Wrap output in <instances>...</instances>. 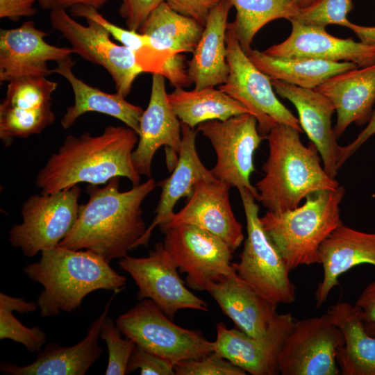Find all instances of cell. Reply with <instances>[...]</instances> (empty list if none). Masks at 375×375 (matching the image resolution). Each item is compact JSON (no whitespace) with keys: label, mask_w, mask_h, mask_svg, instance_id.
<instances>
[{"label":"cell","mask_w":375,"mask_h":375,"mask_svg":"<svg viewBox=\"0 0 375 375\" xmlns=\"http://www.w3.org/2000/svg\"><path fill=\"white\" fill-rule=\"evenodd\" d=\"M319 256L324 275L315 293L317 308L326 301L342 274L362 264L375 267V233L358 231L342 224L322 242Z\"/></svg>","instance_id":"cell-22"},{"label":"cell","mask_w":375,"mask_h":375,"mask_svg":"<svg viewBox=\"0 0 375 375\" xmlns=\"http://www.w3.org/2000/svg\"><path fill=\"white\" fill-rule=\"evenodd\" d=\"M176 375H245L246 372L212 351L199 358L183 360L174 366Z\"/></svg>","instance_id":"cell-38"},{"label":"cell","mask_w":375,"mask_h":375,"mask_svg":"<svg viewBox=\"0 0 375 375\" xmlns=\"http://www.w3.org/2000/svg\"><path fill=\"white\" fill-rule=\"evenodd\" d=\"M228 184L218 180H201L186 204L174 212L161 229L188 224L199 227L223 240L234 251L244 240L242 225L233 212Z\"/></svg>","instance_id":"cell-18"},{"label":"cell","mask_w":375,"mask_h":375,"mask_svg":"<svg viewBox=\"0 0 375 375\" xmlns=\"http://www.w3.org/2000/svg\"><path fill=\"white\" fill-rule=\"evenodd\" d=\"M69 12L72 17H83L98 23L110 36L119 42L122 45L131 49L134 54L140 53L150 44L149 38L147 35L114 24L101 15L97 9L92 6L76 5L69 8Z\"/></svg>","instance_id":"cell-37"},{"label":"cell","mask_w":375,"mask_h":375,"mask_svg":"<svg viewBox=\"0 0 375 375\" xmlns=\"http://www.w3.org/2000/svg\"><path fill=\"white\" fill-rule=\"evenodd\" d=\"M57 87L56 82L43 76L10 81L0 104V117L22 131H43L55 120L51 101Z\"/></svg>","instance_id":"cell-26"},{"label":"cell","mask_w":375,"mask_h":375,"mask_svg":"<svg viewBox=\"0 0 375 375\" xmlns=\"http://www.w3.org/2000/svg\"><path fill=\"white\" fill-rule=\"evenodd\" d=\"M226 42L229 74L218 88L250 111L265 138L277 124L289 125L303 132L299 119L277 98L271 79L251 61L228 26Z\"/></svg>","instance_id":"cell-9"},{"label":"cell","mask_w":375,"mask_h":375,"mask_svg":"<svg viewBox=\"0 0 375 375\" xmlns=\"http://www.w3.org/2000/svg\"><path fill=\"white\" fill-rule=\"evenodd\" d=\"M48 33L26 21L19 27L0 31V81L22 77H47L53 73L48 62L71 57V47H59L45 40Z\"/></svg>","instance_id":"cell-17"},{"label":"cell","mask_w":375,"mask_h":375,"mask_svg":"<svg viewBox=\"0 0 375 375\" xmlns=\"http://www.w3.org/2000/svg\"><path fill=\"white\" fill-rule=\"evenodd\" d=\"M232 5L223 0L209 13L199 42L188 61V72L194 88L224 84L229 74L226 35Z\"/></svg>","instance_id":"cell-27"},{"label":"cell","mask_w":375,"mask_h":375,"mask_svg":"<svg viewBox=\"0 0 375 375\" xmlns=\"http://www.w3.org/2000/svg\"><path fill=\"white\" fill-rule=\"evenodd\" d=\"M353 8L352 0H317L310 6L301 9L290 21L314 26L339 25L349 28L347 15Z\"/></svg>","instance_id":"cell-35"},{"label":"cell","mask_w":375,"mask_h":375,"mask_svg":"<svg viewBox=\"0 0 375 375\" xmlns=\"http://www.w3.org/2000/svg\"><path fill=\"white\" fill-rule=\"evenodd\" d=\"M119 178L105 186L89 184L87 203L80 205L76 220L58 246L89 250L110 262L135 248L146 232L142 205L155 189L153 178L127 191L119 190Z\"/></svg>","instance_id":"cell-1"},{"label":"cell","mask_w":375,"mask_h":375,"mask_svg":"<svg viewBox=\"0 0 375 375\" xmlns=\"http://www.w3.org/2000/svg\"><path fill=\"white\" fill-rule=\"evenodd\" d=\"M174 10L205 26L211 10L223 0H164Z\"/></svg>","instance_id":"cell-41"},{"label":"cell","mask_w":375,"mask_h":375,"mask_svg":"<svg viewBox=\"0 0 375 375\" xmlns=\"http://www.w3.org/2000/svg\"><path fill=\"white\" fill-rule=\"evenodd\" d=\"M290 22L292 31L288 38L271 46L264 53L281 58L350 62L359 67L375 64V45L356 42L352 38H338L329 34L326 27Z\"/></svg>","instance_id":"cell-19"},{"label":"cell","mask_w":375,"mask_h":375,"mask_svg":"<svg viewBox=\"0 0 375 375\" xmlns=\"http://www.w3.org/2000/svg\"><path fill=\"white\" fill-rule=\"evenodd\" d=\"M24 272L44 288L36 301L43 317L72 312L96 290L117 294L127 283L125 276L97 253L60 246L42 251L40 260L27 264Z\"/></svg>","instance_id":"cell-3"},{"label":"cell","mask_w":375,"mask_h":375,"mask_svg":"<svg viewBox=\"0 0 375 375\" xmlns=\"http://www.w3.org/2000/svg\"><path fill=\"white\" fill-rule=\"evenodd\" d=\"M81 189L77 185L51 193L31 195L23 204L22 222L9 231V241L29 258L58 247L78 217Z\"/></svg>","instance_id":"cell-8"},{"label":"cell","mask_w":375,"mask_h":375,"mask_svg":"<svg viewBox=\"0 0 375 375\" xmlns=\"http://www.w3.org/2000/svg\"><path fill=\"white\" fill-rule=\"evenodd\" d=\"M326 314L344 337L336 354L340 374L375 375V336L367 333L359 308L340 302L331 306Z\"/></svg>","instance_id":"cell-29"},{"label":"cell","mask_w":375,"mask_h":375,"mask_svg":"<svg viewBox=\"0 0 375 375\" xmlns=\"http://www.w3.org/2000/svg\"><path fill=\"white\" fill-rule=\"evenodd\" d=\"M119 15L124 19L128 29L140 31L150 14L164 0H121Z\"/></svg>","instance_id":"cell-40"},{"label":"cell","mask_w":375,"mask_h":375,"mask_svg":"<svg viewBox=\"0 0 375 375\" xmlns=\"http://www.w3.org/2000/svg\"><path fill=\"white\" fill-rule=\"evenodd\" d=\"M317 1V0H294L295 4L297 6V7L300 10L304 9L310 6Z\"/></svg>","instance_id":"cell-47"},{"label":"cell","mask_w":375,"mask_h":375,"mask_svg":"<svg viewBox=\"0 0 375 375\" xmlns=\"http://www.w3.org/2000/svg\"><path fill=\"white\" fill-rule=\"evenodd\" d=\"M53 73L64 77L70 84L74 94V104L62 115L60 124L65 129L70 128L76 119L88 112H97L115 117L133 129L140 131V121L144 110L128 102L117 92L108 94L85 83L73 72L75 62L71 57L56 62Z\"/></svg>","instance_id":"cell-28"},{"label":"cell","mask_w":375,"mask_h":375,"mask_svg":"<svg viewBox=\"0 0 375 375\" xmlns=\"http://www.w3.org/2000/svg\"><path fill=\"white\" fill-rule=\"evenodd\" d=\"M344 194L342 186L318 191L294 209L267 210L260 217L265 232L290 272L301 265L319 264L321 244L343 224L340 204Z\"/></svg>","instance_id":"cell-5"},{"label":"cell","mask_w":375,"mask_h":375,"mask_svg":"<svg viewBox=\"0 0 375 375\" xmlns=\"http://www.w3.org/2000/svg\"><path fill=\"white\" fill-rule=\"evenodd\" d=\"M375 134V109L373 110L365 128L356 139L345 146H340L338 153V165L340 168L366 141Z\"/></svg>","instance_id":"cell-44"},{"label":"cell","mask_w":375,"mask_h":375,"mask_svg":"<svg viewBox=\"0 0 375 375\" xmlns=\"http://www.w3.org/2000/svg\"><path fill=\"white\" fill-rule=\"evenodd\" d=\"M204 30L195 19L172 9L165 1L148 17L139 32L156 49L170 55L193 53Z\"/></svg>","instance_id":"cell-32"},{"label":"cell","mask_w":375,"mask_h":375,"mask_svg":"<svg viewBox=\"0 0 375 375\" xmlns=\"http://www.w3.org/2000/svg\"><path fill=\"white\" fill-rule=\"evenodd\" d=\"M181 144L175 167L171 175L158 183L162 192L155 210V217L137 242L135 248L147 245L153 229L158 226L162 227L169 221L178 201L182 197L190 198L197 182L216 179L198 155L195 143L197 131L181 123Z\"/></svg>","instance_id":"cell-24"},{"label":"cell","mask_w":375,"mask_h":375,"mask_svg":"<svg viewBox=\"0 0 375 375\" xmlns=\"http://www.w3.org/2000/svg\"><path fill=\"white\" fill-rule=\"evenodd\" d=\"M121 333L112 319L107 316L100 331V337L106 342L108 351L106 375L126 374L128 361L136 343L127 338L123 339Z\"/></svg>","instance_id":"cell-36"},{"label":"cell","mask_w":375,"mask_h":375,"mask_svg":"<svg viewBox=\"0 0 375 375\" xmlns=\"http://www.w3.org/2000/svg\"><path fill=\"white\" fill-rule=\"evenodd\" d=\"M246 53L270 79L305 88L315 89L332 76L358 67L350 62L276 58L251 48Z\"/></svg>","instance_id":"cell-30"},{"label":"cell","mask_w":375,"mask_h":375,"mask_svg":"<svg viewBox=\"0 0 375 375\" xmlns=\"http://www.w3.org/2000/svg\"><path fill=\"white\" fill-rule=\"evenodd\" d=\"M163 246L187 285L205 290L211 283L234 272L231 262L233 251L219 237L195 226L182 224L162 229Z\"/></svg>","instance_id":"cell-12"},{"label":"cell","mask_w":375,"mask_h":375,"mask_svg":"<svg viewBox=\"0 0 375 375\" xmlns=\"http://www.w3.org/2000/svg\"><path fill=\"white\" fill-rule=\"evenodd\" d=\"M197 131L210 140L215 151L212 176L238 190H248L257 200L258 191L250 177L255 171L254 153L265 138L258 131L256 118L243 113L225 120H211L198 125Z\"/></svg>","instance_id":"cell-10"},{"label":"cell","mask_w":375,"mask_h":375,"mask_svg":"<svg viewBox=\"0 0 375 375\" xmlns=\"http://www.w3.org/2000/svg\"><path fill=\"white\" fill-rule=\"evenodd\" d=\"M295 322L290 313L278 314L266 333L257 338L219 323L213 351L250 374H279V355Z\"/></svg>","instance_id":"cell-16"},{"label":"cell","mask_w":375,"mask_h":375,"mask_svg":"<svg viewBox=\"0 0 375 375\" xmlns=\"http://www.w3.org/2000/svg\"><path fill=\"white\" fill-rule=\"evenodd\" d=\"M300 133L289 125L277 124L265 137L269 156L262 165L264 176L255 187L257 200L269 211L294 209L308 195L340 186L321 165L314 144L306 147Z\"/></svg>","instance_id":"cell-4"},{"label":"cell","mask_w":375,"mask_h":375,"mask_svg":"<svg viewBox=\"0 0 375 375\" xmlns=\"http://www.w3.org/2000/svg\"><path fill=\"white\" fill-rule=\"evenodd\" d=\"M165 78L159 73L152 74L150 99L140 118L138 142L132 154L138 174L149 178L157 150L165 147L167 167L172 172L181 144V122L169 103Z\"/></svg>","instance_id":"cell-15"},{"label":"cell","mask_w":375,"mask_h":375,"mask_svg":"<svg viewBox=\"0 0 375 375\" xmlns=\"http://www.w3.org/2000/svg\"><path fill=\"white\" fill-rule=\"evenodd\" d=\"M315 89L335 107L338 139L352 123L362 126L369 122L375 103V64L337 74Z\"/></svg>","instance_id":"cell-23"},{"label":"cell","mask_w":375,"mask_h":375,"mask_svg":"<svg viewBox=\"0 0 375 375\" xmlns=\"http://www.w3.org/2000/svg\"><path fill=\"white\" fill-rule=\"evenodd\" d=\"M36 0H0V18L17 21L22 17L34 16L37 10L34 7Z\"/></svg>","instance_id":"cell-43"},{"label":"cell","mask_w":375,"mask_h":375,"mask_svg":"<svg viewBox=\"0 0 375 375\" xmlns=\"http://www.w3.org/2000/svg\"><path fill=\"white\" fill-rule=\"evenodd\" d=\"M112 297L103 312L90 325L87 335L78 343L63 347L47 343L35 360L26 365L1 362L0 369L8 375H83L99 360L103 350L99 344L101 326L108 316Z\"/></svg>","instance_id":"cell-21"},{"label":"cell","mask_w":375,"mask_h":375,"mask_svg":"<svg viewBox=\"0 0 375 375\" xmlns=\"http://www.w3.org/2000/svg\"><path fill=\"white\" fill-rule=\"evenodd\" d=\"M277 94L289 100L296 108L303 131L317 149L326 173L335 178L339 169L337 143L331 117L335 111L332 102L315 88H305L279 80L271 79Z\"/></svg>","instance_id":"cell-20"},{"label":"cell","mask_w":375,"mask_h":375,"mask_svg":"<svg viewBox=\"0 0 375 375\" xmlns=\"http://www.w3.org/2000/svg\"><path fill=\"white\" fill-rule=\"evenodd\" d=\"M344 344L342 331L326 313L295 322L278 358L282 375L340 374L337 351Z\"/></svg>","instance_id":"cell-13"},{"label":"cell","mask_w":375,"mask_h":375,"mask_svg":"<svg viewBox=\"0 0 375 375\" xmlns=\"http://www.w3.org/2000/svg\"><path fill=\"white\" fill-rule=\"evenodd\" d=\"M168 99L181 122L192 128L206 122L225 120L240 114L251 113L239 101L215 87L189 91L176 88L168 94Z\"/></svg>","instance_id":"cell-31"},{"label":"cell","mask_w":375,"mask_h":375,"mask_svg":"<svg viewBox=\"0 0 375 375\" xmlns=\"http://www.w3.org/2000/svg\"><path fill=\"white\" fill-rule=\"evenodd\" d=\"M140 369L141 375H174V365L136 344L127 366L126 374Z\"/></svg>","instance_id":"cell-39"},{"label":"cell","mask_w":375,"mask_h":375,"mask_svg":"<svg viewBox=\"0 0 375 375\" xmlns=\"http://www.w3.org/2000/svg\"><path fill=\"white\" fill-rule=\"evenodd\" d=\"M365 328L368 334L375 336V322L364 323Z\"/></svg>","instance_id":"cell-48"},{"label":"cell","mask_w":375,"mask_h":375,"mask_svg":"<svg viewBox=\"0 0 375 375\" xmlns=\"http://www.w3.org/2000/svg\"><path fill=\"white\" fill-rule=\"evenodd\" d=\"M118 265L135 281L138 299L152 300L170 319L181 309L208 310V304L186 288L163 243L158 242L146 257L127 255Z\"/></svg>","instance_id":"cell-14"},{"label":"cell","mask_w":375,"mask_h":375,"mask_svg":"<svg viewBox=\"0 0 375 375\" xmlns=\"http://www.w3.org/2000/svg\"><path fill=\"white\" fill-rule=\"evenodd\" d=\"M206 291L238 328L249 336L265 335L278 315V305L260 294L236 272L210 283Z\"/></svg>","instance_id":"cell-25"},{"label":"cell","mask_w":375,"mask_h":375,"mask_svg":"<svg viewBox=\"0 0 375 375\" xmlns=\"http://www.w3.org/2000/svg\"><path fill=\"white\" fill-rule=\"evenodd\" d=\"M138 134L122 126H107L102 133L85 132L67 135L39 171L35 185L42 193L70 188L78 183L106 184L115 177H126L133 185L140 184L132 154Z\"/></svg>","instance_id":"cell-2"},{"label":"cell","mask_w":375,"mask_h":375,"mask_svg":"<svg viewBox=\"0 0 375 375\" xmlns=\"http://www.w3.org/2000/svg\"><path fill=\"white\" fill-rule=\"evenodd\" d=\"M115 324L125 338L174 366L183 360L199 358L213 351V342L201 333L175 324L149 299L140 301L120 315Z\"/></svg>","instance_id":"cell-7"},{"label":"cell","mask_w":375,"mask_h":375,"mask_svg":"<svg viewBox=\"0 0 375 375\" xmlns=\"http://www.w3.org/2000/svg\"><path fill=\"white\" fill-rule=\"evenodd\" d=\"M176 88H188L193 84L188 72V61L184 55H172L165 62L160 73Z\"/></svg>","instance_id":"cell-42"},{"label":"cell","mask_w":375,"mask_h":375,"mask_svg":"<svg viewBox=\"0 0 375 375\" xmlns=\"http://www.w3.org/2000/svg\"><path fill=\"white\" fill-rule=\"evenodd\" d=\"M247 222V237L240 261L232 262L237 275L270 301L290 304L295 301L296 287L290 271L265 232L255 197L247 189L238 190Z\"/></svg>","instance_id":"cell-6"},{"label":"cell","mask_w":375,"mask_h":375,"mask_svg":"<svg viewBox=\"0 0 375 375\" xmlns=\"http://www.w3.org/2000/svg\"><path fill=\"white\" fill-rule=\"evenodd\" d=\"M355 305L360 310L364 323L375 322V281L364 288Z\"/></svg>","instance_id":"cell-45"},{"label":"cell","mask_w":375,"mask_h":375,"mask_svg":"<svg viewBox=\"0 0 375 375\" xmlns=\"http://www.w3.org/2000/svg\"><path fill=\"white\" fill-rule=\"evenodd\" d=\"M38 305L21 297L0 293V339L11 340L23 344L31 352H40L47 342V333L39 326H24L13 312L28 313L35 311Z\"/></svg>","instance_id":"cell-34"},{"label":"cell","mask_w":375,"mask_h":375,"mask_svg":"<svg viewBox=\"0 0 375 375\" xmlns=\"http://www.w3.org/2000/svg\"><path fill=\"white\" fill-rule=\"evenodd\" d=\"M235 8L233 22L228 23L247 53L256 34L267 23L278 19L290 20L300 9L294 0H228Z\"/></svg>","instance_id":"cell-33"},{"label":"cell","mask_w":375,"mask_h":375,"mask_svg":"<svg viewBox=\"0 0 375 375\" xmlns=\"http://www.w3.org/2000/svg\"><path fill=\"white\" fill-rule=\"evenodd\" d=\"M109 0H38L40 6L44 10L62 8L67 10L76 5L92 6L97 10Z\"/></svg>","instance_id":"cell-46"},{"label":"cell","mask_w":375,"mask_h":375,"mask_svg":"<svg viewBox=\"0 0 375 375\" xmlns=\"http://www.w3.org/2000/svg\"><path fill=\"white\" fill-rule=\"evenodd\" d=\"M50 11L51 26L69 42L74 53L103 67L110 75L117 92L126 98L135 78L143 72L134 53L112 41L106 30L91 19H86L88 25L85 26L65 9Z\"/></svg>","instance_id":"cell-11"}]
</instances>
